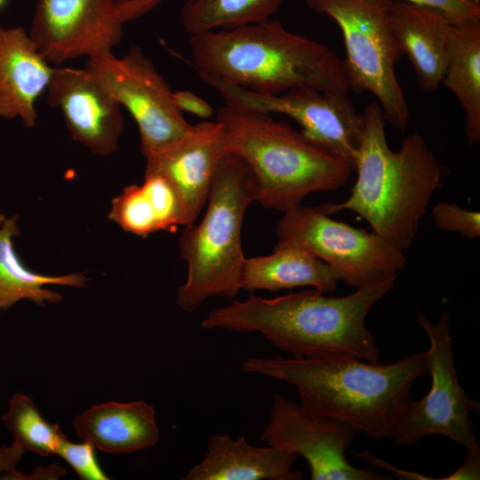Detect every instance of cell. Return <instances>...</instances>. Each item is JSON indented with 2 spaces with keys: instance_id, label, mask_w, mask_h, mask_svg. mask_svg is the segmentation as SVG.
I'll list each match as a JSON object with an SVG mask.
<instances>
[{
  "instance_id": "cell-1",
  "label": "cell",
  "mask_w": 480,
  "mask_h": 480,
  "mask_svg": "<svg viewBox=\"0 0 480 480\" xmlns=\"http://www.w3.org/2000/svg\"><path fill=\"white\" fill-rule=\"evenodd\" d=\"M396 279L358 287L341 297L325 296L316 289L273 299L250 295L211 311L201 325L260 333L293 358L348 356L376 364L380 353L365 319Z\"/></svg>"
},
{
  "instance_id": "cell-2",
  "label": "cell",
  "mask_w": 480,
  "mask_h": 480,
  "mask_svg": "<svg viewBox=\"0 0 480 480\" xmlns=\"http://www.w3.org/2000/svg\"><path fill=\"white\" fill-rule=\"evenodd\" d=\"M242 368L294 386L306 411L343 421L376 441L392 440L412 400V384L427 371L425 352L387 364L348 356L250 357Z\"/></svg>"
},
{
  "instance_id": "cell-3",
  "label": "cell",
  "mask_w": 480,
  "mask_h": 480,
  "mask_svg": "<svg viewBox=\"0 0 480 480\" xmlns=\"http://www.w3.org/2000/svg\"><path fill=\"white\" fill-rule=\"evenodd\" d=\"M365 125L355 164L357 178L350 196L317 208L330 215L349 210L374 233L403 252L410 248L430 198L443 184L447 168L419 132L407 135L398 151L389 148L378 101L364 109Z\"/></svg>"
},
{
  "instance_id": "cell-4",
  "label": "cell",
  "mask_w": 480,
  "mask_h": 480,
  "mask_svg": "<svg viewBox=\"0 0 480 480\" xmlns=\"http://www.w3.org/2000/svg\"><path fill=\"white\" fill-rule=\"evenodd\" d=\"M198 74L260 94L308 86L348 92L343 60L327 45L287 30L278 20L215 29L189 41Z\"/></svg>"
},
{
  "instance_id": "cell-5",
  "label": "cell",
  "mask_w": 480,
  "mask_h": 480,
  "mask_svg": "<svg viewBox=\"0 0 480 480\" xmlns=\"http://www.w3.org/2000/svg\"><path fill=\"white\" fill-rule=\"evenodd\" d=\"M216 122L226 152L250 168L256 202L265 209L285 212L311 193L340 188L354 172L346 160L269 114L225 104L217 111Z\"/></svg>"
},
{
  "instance_id": "cell-6",
  "label": "cell",
  "mask_w": 480,
  "mask_h": 480,
  "mask_svg": "<svg viewBox=\"0 0 480 480\" xmlns=\"http://www.w3.org/2000/svg\"><path fill=\"white\" fill-rule=\"evenodd\" d=\"M257 188L247 164L226 154L221 159L198 224L183 227L179 251L188 266L176 303L192 313L211 297L232 299L241 290L245 258L241 232L244 216L256 201Z\"/></svg>"
},
{
  "instance_id": "cell-7",
  "label": "cell",
  "mask_w": 480,
  "mask_h": 480,
  "mask_svg": "<svg viewBox=\"0 0 480 480\" xmlns=\"http://www.w3.org/2000/svg\"><path fill=\"white\" fill-rule=\"evenodd\" d=\"M340 28L345 44L344 69L349 90L372 93L385 121L404 131L409 108L395 72L401 60L390 30L393 0H306Z\"/></svg>"
},
{
  "instance_id": "cell-8",
  "label": "cell",
  "mask_w": 480,
  "mask_h": 480,
  "mask_svg": "<svg viewBox=\"0 0 480 480\" xmlns=\"http://www.w3.org/2000/svg\"><path fill=\"white\" fill-rule=\"evenodd\" d=\"M276 232L277 242L308 250L350 287L396 278L406 266L403 251L383 236L337 221L317 207L300 204L284 212Z\"/></svg>"
},
{
  "instance_id": "cell-9",
  "label": "cell",
  "mask_w": 480,
  "mask_h": 480,
  "mask_svg": "<svg viewBox=\"0 0 480 480\" xmlns=\"http://www.w3.org/2000/svg\"><path fill=\"white\" fill-rule=\"evenodd\" d=\"M416 322L429 340L425 357L431 386L424 397L410 401L392 440L396 445H412L425 436L439 435L459 444L468 453H480L469 417L470 412L479 413L480 404L470 399L460 385L449 313L443 312L433 323L419 310Z\"/></svg>"
},
{
  "instance_id": "cell-10",
  "label": "cell",
  "mask_w": 480,
  "mask_h": 480,
  "mask_svg": "<svg viewBox=\"0 0 480 480\" xmlns=\"http://www.w3.org/2000/svg\"><path fill=\"white\" fill-rule=\"evenodd\" d=\"M199 76L220 93L226 105L282 114L294 120L305 137L346 160L355 171L365 120L348 92L298 86L284 94H260L219 77Z\"/></svg>"
},
{
  "instance_id": "cell-11",
  "label": "cell",
  "mask_w": 480,
  "mask_h": 480,
  "mask_svg": "<svg viewBox=\"0 0 480 480\" xmlns=\"http://www.w3.org/2000/svg\"><path fill=\"white\" fill-rule=\"evenodd\" d=\"M84 68L134 119L144 156L191 127L174 104L170 85L140 46H131L121 58L111 52L88 59Z\"/></svg>"
},
{
  "instance_id": "cell-12",
  "label": "cell",
  "mask_w": 480,
  "mask_h": 480,
  "mask_svg": "<svg viewBox=\"0 0 480 480\" xmlns=\"http://www.w3.org/2000/svg\"><path fill=\"white\" fill-rule=\"evenodd\" d=\"M356 433L343 421L310 413L300 404L275 393L270 420L260 439L268 445L302 456L312 480L390 479L373 468H356L348 462L345 452Z\"/></svg>"
},
{
  "instance_id": "cell-13",
  "label": "cell",
  "mask_w": 480,
  "mask_h": 480,
  "mask_svg": "<svg viewBox=\"0 0 480 480\" xmlns=\"http://www.w3.org/2000/svg\"><path fill=\"white\" fill-rule=\"evenodd\" d=\"M116 0H37L29 36L55 65L112 52L123 39Z\"/></svg>"
},
{
  "instance_id": "cell-14",
  "label": "cell",
  "mask_w": 480,
  "mask_h": 480,
  "mask_svg": "<svg viewBox=\"0 0 480 480\" xmlns=\"http://www.w3.org/2000/svg\"><path fill=\"white\" fill-rule=\"evenodd\" d=\"M46 91L48 103L60 109L73 140L100 156L117 149L122 106L85 68H54Z\"/></svg>"
},
{
  "instance_id": "cell-15",
  "label": "cell",
  "mask_w": 480,
  "mask_h": 480,
  "mask_svg": "<svg viewBox=\"0 0 480 480\" xmlns=\"http://www.w3.org/2000/svg\"><path fill=\"white\" fill-rule=\"evenodd\" d=\"M226 154L220 124L204 121L192 124L180 138L145 156V173L160 174L172 185L182 204L187 225H190L205 207Z\"/></svg>"
},
{
  "instance_id": "cell-16",
  "label": "cell",
  "mask_w": 480,
  "mask_h": 480,
  "mask_svg": "<svg viewBox=\"0 0 480 480\" xmlns=\"http://www.w3.org/2000/svg\"><path fill=\"white\" fill-rule=\"evenodd\" d=\"M54 68L24 28L0 27V117H19L27 128L37 118L36 102Z\"/></svg>"
},
{
  "instance_id": "cell-17",
  "label": "cell",
  "mask_w": 480,
  "mask_h": 480,
  "mask_svg": "<svg viewBox=\"0 0 480 480\" xmlns=\"http://www.w3.org/2000/svg\"><path fill=\"white\" fill-rule=\"evenodd\" d=\"M452 23L436 9L393 0L389 12L393 40L401 56L410 60L424 92L436 91L442 83Z\"/></svg>"
},
{
  "instance_id": "cell-18",
  "label": "cell",
  "mask_w": 480,
  "mask_h": 480,
  "mask_svg": "<svg viewBox=\"0 0 480 480\" xmlns=\"http://www.w3.org/2000/svg\"><path fill=\"white\" fill-rule=\"evenodd\" d=\"M296 458L274 446L251 445L244 436L233 440L228 435H212L204 458L180 479L300 480L301 471L293 468Z\"/></svg>"
},
{
  "instance_id": "cell-19",
  "label": "cell",
  "mask_w": 480,
  "mask_h": 480,
  "mask_svg": "<svg viewBox=\"0 0 480 480\" xmlns=\"http://www.w3.org/2000/svg\"><path fill=\"white\" fill-rule=\"evenodd\" d=\"M73 426L83 441L110 453L150 448L160 435L155 410L144 401L93 405L77 415Z\"/></svg>"
},
{
  "instance_id": "cell-20",
  "label": "cell",
  "mask_w": 480,
  "mask_h": 480,
  "mask_svg": "<svg viewBox=\"0 0 480 480\" xmlns=\"http://www.w3.org/2000/svg\"><path fill=\"white\" fill-rule=\"evenodd\" d=\"M338 281L331 268L308 250L277 242L271 254L245 258L241 289L276 292L311 286L331 292Z\"/></svg>"
},
{
  "instance_id": "cell-21",
  "label": "cell",
  "mask_w": 480,
  "mask_h": 480,
  "mask_svg": "<svg viewBox=\"0 0 480 480\" xmlns=\"http://www.w3.org/2000/svg\"><path fill=\"white\" fill-rule=\"evenodd\" d=\"M108 218L124 231L147 237L178 226H187L180 199L162 175L145 173L140 185H130L112 200Z\"/></svg>"
},
{
  "instance_id": "cell-22",
  "label": "cell",
  "mask_w": 480,
  "mask_h": 480,
  "mask_svg": "<svg viewBox=\"0 0 480 480\" xmlns=\"http://www.w3.org/2000/svg\"><path fill=\"white\" fill-rule=\"evenodd\" d=\"M442 83L465 111L468 146L480 140V20L452 23Z\"/></svg>"
},
{
  "instance_id": "cell-23",
  "label": "cell",
  "mask_w": 480,
  "mask_h": 480,
  "mask_svg": "<svg viewBox=\"0 0 480 480\" xmlns=\"http://www.w3.org/2000/svg\"><path fill=\"white\" fill-rule=\"evenodd\" d=\"M18 220V215L6 218L0 213V311L26 299L40 306L45 301L57 303L61 300L60 294L45 289L44 285H85L87 278L81 273L52 276L28 268L13 245V237L20 235Z\"/></svg>"
},
{
  "instance_id": "cell-24",
  "label": "cell",
  "mask_w": 480,
  "mask_h": 480,
  "mask_svg": "<svg viewBox=\"0 0 480 480\" xmlns=\"http://www.w3.org/2000/svg\"><path fill=\"white\" fill-rule=\"evenodd\" d=\"M284 0H188L180 20L191 36L269 20Z\"/></svg>"
},
{
  "instance_id": "cell-25",
  "label": "cell",
  "mask_w": 480,
  "mask_h": 480,
  "mask_svg": "<svg viewBox=\"0 0 480 480\" xmlns=\"http://www.w3.org/2000/svg\"><path fill=\"white\" fill-rule=\"evenodd\" d=\"M2 421L15 444L41 456L56 455L60 441L66 436L59 425L44 419L29 396L20 392L9 400Z\"/></svg>"
},
{
  "instance_id": "cell-26",
  "label": "cell",
  "mask_w": 480,
  "mask_h": 480,
  "mask_svg": "<svg viewBox=\"0 0 480 480\" xmlns=\"http://www.w3.org/2000/svg\"><path fill=\"white\" fill-rule=\"evenodd\" d=\"M56 455L61 457L84 480H108L95 454V447L85 441L72 443L67 436L60 441Z\"/></svg>"
},
{
  "instance_id": "cell-27",
  "label": "cell",
  "mask_w": 480,
  "mask_h": 480,
  "mask_svg": "<svg viewBox=\"0 0 480 480\" xmlns=\"http://www.w3.org/2000/svg\"><path fill=\"white\" fill-rule=\"evenodd\" d=\"M432 217L442 230L458 233L468 239L480 236V213L455 204L437 203L432 207Z\"/></svg>"
},
{
  "instance_id": "cell-28",
  "label": "cell",
  "mask_w": 480,
  "mask_h": 480,
  "mask_svg": "<svg viewBox=\"0 0 480 480\" xmlns=\"http://www.w3.org/2000/svg\"><path fill=\"white\" fill-rule=\"evenodd\" d=\"M444 12L453 22L480 20L479 0H400Z\"/></svg>"
},
{
  "instance_id": "cell-29",
  "label": "cell",
  "mask_w": 480,
  "mask_h": 480,
  "mask_svg": "<svg viewBox=\"0 0 480 480\" xmlns=\"http://www.w3.org/2000/svg\"><path fill=\"white\" fill-rule=\"evenodd\" d=\"M174 104L180 112H188L200 118H210L214 114L212 105L189 91L172 92Z\"/></svg>"
},
{
  "instance_id": "cell-30",
  "label": "cell",
  "mask_w": 480,
  "mask_h": 480,
  "mask_svg": "<svg viewBox=\"0 0 480 480\" xmlns=\"http://www.w3.org/2000/svg\"><path fill=\"white\" fill-rule=\"evenodd\" d=\"M164 0H116L119 16L123 22L142 17Z\"/></svg>"
},
{
  "instance_id": "cell-31",
  "label": "cell",
  "mask_w": 480,
  "mask_h": 480,
  "mask_svg": "<svg viewBox=\"0 0 480 480\" xmlns=\"http://www.w3.org/2000/svg\"><path fill=\"white\" fill-rule=\"evenodd\" d=\"M480 453H468L460 467L448 476L447 480L479 479Z\"/></svg>"
},
{
  "instance_id": "cell-32",
  "label": "cell",
  "mask_w": 480,
  "mask_h": 480,
  "mask_svg": "<svg viewBox=\"0 0 480 480\" xmlns=\"http://www.w3.org/2000/svg\"><path fill=\"white\" fill-rule=\"evenodd\" d=\"M24 453L25 451L14 443L9 446L0 447V479H3L5 474L16 468Z\"/></svg>"
},
{
  "instance_id": "cell-33",
  "label": "cell",
  "mask_w": 480,
  "mask_h": 480,
  "mask_svg": "<svg viewBox=\"0 0 480 480\" xmlns=\"http://www.w3.org/2000/svg\"><path fill=\"white\" fill-rule=\"evenodd\" d=\"M7 0H0V9L5 4Z\"/></svg>"
}]
</instances>
